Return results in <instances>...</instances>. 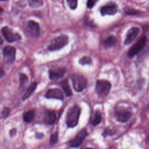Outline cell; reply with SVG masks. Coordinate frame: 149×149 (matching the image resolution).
Here are the masks:
<instances>
[{
    "mask_svg": "<svg viewBox=\"0 0 149 149\" xmlns=\"http://www.w3.org/2000/svg\"><path fill=\"white\" fill-rule=\"evenodd\" d=\"M80 111V108L77 105H74L69 109L66 116V123L68 127H73L77 125Z\"/></svg>",
    "mask_w": 149,
    "mask_h": 149,
    "instance_id": "cell-1",
    "label": "cell"
},
{
    "mask_svg": "<svg viewBox=\"0 0 149 149\" xmlns=\"http://www.w3.org/2000/svg\"><path fill=\"white\" fill-rule=\"evenodd\" d=\"M111 83L105 80H97L95 84V90L100 98L105 97L109 93L111 89Z\"/></svg>",
    "mask_w": 149,
    "mask_h": 149,
    "instance_id": "cell-2",
    "label": "cell"
},
{
    "mask_svg": "<svg viewBox=\"0 0 149 149\" xmlns=\"http://www.w3.org/2000/svg\"><path fill=\"white\" fill-rule=\"evenodd\" d=\"M73 88L76 91H82L87 86V80L85 77L79 73H74L72 76Z\"/></svg>",
    "mask_w": 149,
    "mask_h": 149,
    "instance_id": "cell-3",
    "label": "cell"
},
{
    "mask_svg": "<svg viewBox=\"0 0 149 149\" xmlns=\"http://www.w3.org/2000/svg\"><path fill=\"white\" fill-rule=\"evenodd\" d=\"M68 42V37L66 36H60L55 37L52 40L50 44L48 47L49 51H56L61 49L65 46Z\"/></svg>",
    "mask_w": 149,
    "mask_h": 149,
    "instance_id": "cell-4",
    "label": "cell"
},
{
    "mask_svg": "<svg viewBox=\"0 0 149 149\" xmlns=\"http://www.w3.org/2000/svg\"><path fill=\"white\" fill-rule=\"evenodd\" d=\"M147 42V38L145 36H141L137 42L134 44L132 47L129 49V52H127V55L129 57H132L138 54L146 45Z\"/></svg>",
    "mask_w": 149,
    "mask_h": 149,
    "instance_id": "cell-5",
    "label": "cell"
},
{
    "mask_svg": "<svg viewBox=\"0 0 149 149\" xmlns=\"http://www.w3.org/2000/svg\"><path fill=\"white\" fill-rule=\"evenodd\" d=\"M16 49L11 46H6L3 49V58L7 63H12L15 59Z\"/></svg>",
    "mask_w": 149,
    "mask_h": 149,
    "instance_id": "cell-6",
    "label": "cell"
},
{
    "mask_svg": "<svg viewBox=\"0 0 149 149\" xmlns=\"http://www.w3.org/2000/svg\"><path fill=\"white\" fill-rule=\"evenodd\" d=\"M87 134V132L86 129L81 130L76 135L75 138L72 139L69 142V146L73 148L79 147L83 143V140L86 138Z\"/></svg>",
    "mask_w": 149,
    "mask_h": 149,
    "instance_id": "cell-7",
    "label": "cell"
},
{
    "mask_svg": "<svg viewBox=\"0 0 149 149\" xmlns=\"http://www.w3.org/2000/svg\"><path fill=\"white\" fill-rule=\"evenodd\" d=\"M2 31L6 40L9 42L18 41L21 38V37L19 34L14 33L10 28L8 27H3Z\"/></svg>",
    "mask_w": 149,
    "mask_h": 149,
    "instance_id": "cell-8",
    "label": "cell"
},
{
    "mask_svg": "<svg viewBox=\"0 0 149 149\" xmlns=\"http://www.w3.org/2000/svg\"><path fill=\"white\" fill-rule=\"evenodd\" d=\"M66 69L64 68L55 67L49 70V77L51 80H55L62 78L65 74Z\"/></svg>",
    "mask_w": 149,
    "mask_h": 149,
    "instance_id": "cell-9",
    "label": "cell"
},
{
    "mask_svg": "<svg viewBox=\"0 0 149 149\" xmlns=\"http://www.w3.org/2000/svg\"><path fill=\"white\" fill-rule=\"evenodd\" d=\"M115 116L118 121L120 122H126L131 117L130 111L124 108H119L116 110Z\"/></svg>",
    "mask_w": 149,
    "mask_h": 149,
    "instance_id": "cell-10",
    "label": "cell"
},
{
    "mask_svg": "<svg viewBox=\"0 0 149 149\" xmlns=\"http://www.w3.org/2000/svg\"><path fill=\"white\" fill-rule=\"evenodd\" d=\"M27 30L33 37H38L40 34V26L38 23L34 20H30L27 23Z\"/></svg>",
    "mask_w": 149,
    "mask_h": 149,
    "instance_id": "cell-11",
    "label": "cell"
},
{
    "mask_svg": "<svg viewBox=\"0 0 149 149\" xmlns=\"http://www.w3.org/2000/svg\"><path fill=\"white\" fill-rule=\"evenodd\" d=\"M139 33V29L138 27H132L127 32L125 44L126 45H128L132 43L137 37L138 34Z\"/></svg>",
    "mask_w": 149,
    "mask_h": 149,
    "instance_id": "cell-12",
    "label": "cell"
},
{
    "mask_svg": "<svg viewBox=\"0 0 149 149\" xmlns=\"http://www.w3.org/2000/svg\"><path fill=\"white\" fill-rule=\"evenodd\" d=\"M47 98H54L57 100H63V95L62 92L58 88H51L48 90L45 94Z\"/></svg>",
    "mask_w": 149,
    "mask_h": 149,
    "instance_id": "cell-13",
    "label": "cell"
},
{
    "mask_svg": "<svg viewBox=\"0 0 149 149\" xmlns=\"http://www.w3.org/2000/svg\"><path fill=\"white\" fill-rule=\"evenodd\" d=\"M118 12L117 6L115 4L107 5L102 6L101 9L102 15H113Z\"/></svg>",
    "mask_w": 149,
    "mask_h": 149,
    "instance_id": "cell-14",
    "label": "cell"
},
{
    "mask_svg": "<svg viewBox=\"0 0 149 149\" xmlns=\"http://www.w3.org/2000/svg\"><path fill=\"white\" fill-rule=\"evenodd\" d=\"M56 120V113L53 111L47 110L44 115V120L48 124L51 125L55 122Z\"/></svg>",
    "mask_w": 149,
    "mask_h": 149,
    "instance_id": "cell-15",
    "label": "cell"
},
{
    "mask_svg": "<svg viewBox=\"0 0 149 149\" xmlns=\"http://www.w3.org/2000/svg\"><path fill=\"white\" fill-rule=\"evenodd\" d=\"M117 42V39L115 36H111L108 37L106 39L103 41L102 45L104 48H108L112 47L115 45Z\"/></svg>",
    "mask_w": 149,
    "mask_h": 149,
    "instance_id": "cell-16",
    "label": "cell"
},
{
    "mask_svg": "<svg viewBox=\"0 0 149 149\" xmlns=\"http://www.w3.org/2000/svg\"><path fill=\"white\" fill-rule=\"evenodd\" d=\"M37 84L36 82H34L33 83H31L30 86L29 87V88L27 89L25 94H24L23 98H22V100L23 101L26 100V99H27L28 98H29L30 97V95L34 93V91H35L36 87H37Z\"/></svg>",
    "mask_w": 149,
    "mask_h": 149,
    "instance_id": "cell-17",
    "label": "cell"
},
{
    "mask_svg": "<svg viewBox=\"0 0 149 149\" xmlns=\"http://www.w3.org/2000/svg\"><path fill=\"white\" fill-rule=\"evenodd\" d=\"M101 121V115L99 111H95L92 117L90 118V123L96 126L98 125Z\"/></svg>",
    "mask_w": 149,
    "mask_h": 149,
    "instance_id": "cell-18",
    "label": "cell"
},
{
    "mask_svg": "<svg viewBox=\"0 0 149 149\" xmlns=\"http://www.w3.org/2000/svg\"><path fill=\"white\" fill-rule=\"evenodd\" d=\"M61 86L67 96L69 97L72 95V90L67 80L65 79L62 81L61 83Z\"/></svg>",
    "mask_w": 149,
    "mask_h": 149,
    "instance_id": "cell-19",
    "label": "cell"
},
{
    "mask_svg": "<svg viewBox=\"0 0 149 149\" xmlns=\"http://www.w3.org/2000/svg\"><path fill=\"white\" fill-rule=\"evenodd\" d=\"M34 116H35L34 111L33 110L28 111L23 113V120L26 122H27V123L30 122L33 120Z\"/></svg>",
    "mask_w": 149,
    "mask_h": 149,
    "instance_id": "cell-20",
    "label": "cell"
},
{
    "mask_svg": "<svg viewBox=\"0 0 149 149\" xmlns=\"http://www.w3.org/2000/svg\"><path fill=\"white\" fill-rule=\"evenodd\" d=\"M29 5L33 8H38L42 5V2L40 0H28Z\"/></svg>",
    "mask_w": 149,
    "mask_h": 149,
    "instance_id": "cell-21",
    "label": "cell"
},
{
    "mask_svg": "<svg viewBox=\"0 0 149 149\" xmlns=\"http://www.w3.org/2000/svg\"><path fill=\"white\" fill-rule=\"evenodd\" d=\"M19 81H20V87H22L24 86V84L27 83L28 81V77L27 76L23 73H22L20 74L19 77Z\"/></svg>",
    "mask_w": 149,
    "mask_h": 149,
    "instance_id": "cell-22",
    "label": "cell"
},
{
    "mask_svg": "<svg viewBox=\"0 0 149 149\" xmlns=\"http://www.w3.org/2000/svg\"><path fill=\"white\" fill-rule=\"evenodd\" d=\"M91 61H91V58H90L88 56H84V57L81 58V59H80L79 63L82 65H88L91 63Z\"/></svg>",
    "mask_w": 149,
    "mask_h": 149,
    "instance_id": "cell-23",
    "label": "cell"
},
{
    "mask_svg": "<svg viewBox=\"0 0 149 149\" xmlns=\"http://www.w3.org/2000/svg\"><path fill=\"white\" fill-rule=\"evenodd\" d=\"M57 141H58V134L57 133H55L51 136L49 143L51 145H54L57 142Z\"/></svg>",
    "mask_w": 149,
    "mask_h": 149,
    "instance_id": "cell-24",
    "label": "cell"
},
{
    "mask_svg": "<svg viewBox=\"0 0 149 149\" xmlns=\"http://www.w3.org/2000/svg\"><path fill=\"white\" fill-rule=\"evenodd\" d=\"M68 5L70 9H74L77 7V0H67Z\"/></svg>",
    "mask_w": 149,
    "mask_h": 149,
    "instance_id": "cell-25",
    "label": "cell"
},
{
    "mask_svg": "<svg viewBox=\"0 0 149 149\" xmlns=\"http://www.w3.org/2000/svg\"><path fill=\"white\" fill-rule=\"evenodd\" d=\"M9 113H10V109L9 108H3V109L1 113V115H2L1 117L2 118H5L9 115Z\"/></svg>",
    "mask_w": 149,
    "mask_h": 149,
    "instance_id": "cell-26",
    "label": "cell"
},
{
    "mask_svg": "<svg viewBox=\"0 0 149 149\" xmlns=\"http://www.w3.org/2000/svg\"><path fill=\"white\" fill-rule=\"evenodd\" d=\"M97 0H88L87 3V7L89 8H92L94 5V4L97 2Z\"/></svg>",
    "mask_w": 149,
    "mask_h": 149,
    "instance_id": "cell-27",
    "label": "cell"
},
{
    "mask_svg": "<svg viewBox=\"0 0 149 149\" xmlns=\"http://www.w3.org/2000/svg\"><path fill=\"white\" fill-rule=\"evenodd\" d=\"M112 134H113V132L112 130H111V129H108V130H106L105 131H104L103 135L104 137H106L108 135H111Z\"/></svg>",
    "mask_w": 149,
    "mask_h": 149,
    "instance_id": "cell-28",
    "label": "cell"
},
{
    "mask_svg": "<svg viewBox=\"0 0 149 149\" xmlns=\"http://www.w3.org/2000/svg\"><path fill=\"white\" fill-rule=\"evenodd\" d=\"M126 14H127V15H137V13H138V12L137 11H136V10H128L126 12Z\"/></svg>",
    "mask_w": 149,
    "mask_h": 149,
    "instance_id": "cell-29",
    "label": "cell"
},
{
    "mask_svg": "<svg viewBox=\"0 0 149 149\" xmlns=\"http://www.w3.org/2000/svg\"><path fill=\"white\" fill-rule=\"evenodd\" d=\"M9 134L10 135L11 137H13L14 136H15V134H16V130L15 129H12L10 130V132H9Z\"/></svg>",
    "mask_w": 149,
    "mask_h": 149,
    "instance_id": "cell-30",
    "label": "cell"
},
{
    "mask_svg": "<svg viewBox=\"0 0 149 149\" xmlns=\"http://www.w3.org/2000/svg\"><path fill=\"white\" fill-rule=\"evenodd\" d=\"M3 75H4V71L2 69H0V77H1Z\"/></svg>",
    "mask_w": 149,
    "mask_h": 149,
    "instance_id": "cell-31",
    "label": "cell"
},
{
    "mask_svg": "<svg viewBox=\"0 0 149 149\" xmlns=\"http://www.w3.org/2000/svg\"><path fill=\"white\" fill-rule=\"evenodd\" d=\"M42 136H43V134H42V133H40V134H39V133H37V138H38V137H39V136H40V137H41Z\"/></svg>",
    "mask_w": 149,
    "mask_h": 149,
    "instance_id": "cell-32",
    "label": "cell"
},
{
    "mask_svg": "<svg viewBox=\"0 0 149 149\" xmlns=\"http://www.w3.org/2000/svg\"><path fill=\"white\" fill-rule=\"evenodd\" d=\"M3 41L2 38L0 37V46L3 44Z\"/></svg>",
    "mask_w": 149,
    "mask_h": 149,
    "instance_id": "cell-33",
    "label": "cell"
},
{
    "mask_svg": "<svg viewBox=\"0 0 149 149\" xmlns=\"http://www.w3.org/2000/svg\"><path fill=\"white\" fill-rule=\"evenodd\" d=\"M2 11H3V10H2V8H0V13H1V12H2Z\"/></svg>",
    "mask_w": 149,
    "mask_h": 149,
    "instance_id": "cell-34",
    "label": "cell"
},
{
    "mask_svg": "<svg viewBox=\"0 0 149 149\" xmlns=\"http://www.w3.org/2000/svg\"><path fill=\"white\" fill-rule=\"evenodd\" d=\"M86 149H93V148H86Z\"/></svg>",
    "mask_w": 149,
    "mask_h": 149,
    "instance_id": "cell-35",
    "label": "cell"
},
{
    "mask_svg": "<svg viewBox=\"0 0 149 149\" xmlns=\"http://www.w3.org/2000/svg\"><path fill=\"white\" fill-rule=\"evenodd\" d=\"M0 1H6V0H0Z\"/></svg>",
    "mask_w": 149,
    "mask_h": 149,
    "instance_id": "cell-36",
    "label": "cell"
}]
</instances>
